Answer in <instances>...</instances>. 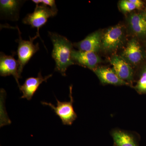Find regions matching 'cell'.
Wrapping results in <instances>:
<instances>
[{
  "label": "cell",
  "mask_w": 146,
  "mask_h": 146,
  "mask_svg": "<svg viewBox=\"0 0 146 146\" xmlns=\"http://www.w3.org/2000/svg\"><path fill=\"white\" fill-rule=\"evenodd\" d=\"M48 35L53 45L52 56L55 61V70L65 76L68 67L74 64L72 58V44L65 36L56 33L48 32Z\"/></svg>",
  "instance_id": "6da1fadb"
},
{
  "label": "cell",
  "mask_w": 146,
  "mask_h": 146,
  "mask_svg": "<svg viewBox=\"0 0 146 146\" xmlns=\"http://www.w3.org/2000/svg\"><path fill=\"white\" fill-rule=\"evenodd\" d=\"M121 56L131 66H140L146 62V52L143 44L136 38L131 39L127 44Z\"/></svg>",
  "instance_id": "7a4b0ae2"
},
{
  "label": "cell",
  "mask_w": 146,
  "mask_h": 146,
  "mask_svg": "<svg viewBox=\"0 0 146 146\" xmlns=\"http://www.w3.org/2000/svg\"><path fill=\"white\" fill-rule=\"evenodd\" d=\"M125 38L123 26L118 24L110 27L102 33L101 49L106 52L115 51L123 44Z\"/></svg>",
  "instance_id": "3957f363"
},
{
  "label": "cell",
  "mask_w": 146,
  "mask_h": 146,
  "mask_svg": "<svg viewBox=\"0 0 146 146\" xmlns=\"http://www.w3.org/2000/svg\"><path fill=\"white\" fill-rule=\"evenodd\" d=\"M19 35V39L16 42L18 44V61L19 64V73L20 76L24 68L31 58L39 50V43L34 44L35 39L38 37L37 35L33 37H29V40H24L22 39L21 33L17 27Z\"/></svg>",
  "instance_id": "277c9868"
},
{
  "label": "cell",
  "mask_w": 146,
  "mask_h": 146,
  "mask_svg": "<svg viewBox=\"0 0 146 146\" xmlns=\"http://www.w3.org/2000/svg\"><path fill=\"white\" fill-rule=\"evenodd\" d=\"M50 7L44 4L36 5L34 11L29 13L23 19L24 24L29 25L32 28H36V35L40 37L39 29L46 23L48 19L56 15Z\"/></svg>",
  "instance_id": "5b68a950"
},
{
  "label": "cell",
  "mask_w": 146,
  "mask_h": 146,
  "mask_svg": "<svg viewBox=\"0 0 146 146\" xmlns=\"http://www.w3.org/2000/svg\"><path fill=\"white\" fill-rule=\"evenodd\" d=\"M70 100L69 102H61L56 99V106L50 103L42 102V104L50 107L54 111L56 115L60 117L62 123L65 125H71L77 117L73 106L74 100L72 96V86L70 87Z\"/></svg>",
  "instance_id": "8992f818"
},
{
  "label": "cell",
  "mask_w": 146,
  "mask_h": 146,
  "mask_svg": "<svg viewBox=\"0 0 146 146\" xmlns=\"http://www.w3.org/2000/svg\"><path fill=\"white\" fill-rule=\"evenodd\" d=\"M112 70L121 79L133 86L135 72L132 66L127 63L121 56L114 55L110 60Z\"/></svg>",
  "instance_id": "52a82bcc"
},
{
  "label": "cell",
  "mask_w": 146,
  "mask_h": 146,
  "mask_svg": "<svg viewBox=\"0 0 146 146\" xmlns=\"http://www.w3.org/2000/svg\"><path fill=\"white\" fill-rule=\"evenodd\" d=\"M72 58L74 63L94 70L102 62L100 58L96 53L92 52L82 51L73 50Z\"/></svg>",
  "instance_id": "ba28073f"
},
{
  "label": "cell",
  "mask_w": 146,
  "mask_h": 146,
  "mask_svg": "<svg viewBox=\"0 0 146 146\" xmlns=\"http://www.w3.org/2000/svg\"><path fill=\"white\" fill-rule=\"evenodd\" d=\"M127 23L135 38L143 42H146V21L141 12L131 13L128 17Z\"/></svg>",
  "instance_id": "9c48e42d"
},
{
  "label": "cell",
  "mask_w": 146,
  "mask_h": 146,
  "mask_svg": "<svg viewBox=\"0 0 146 146\" xmlns=\"http://www.w3.org/2000/svg\"><path fill=\"white\" fill-rule=\"evenodd\" d=\"M19 64L13 56L7 55L3 52L0 55V74L2 76L12 75L14 77L18 87L21 86L19 79L21 78L19 73Z\"/></svg>",
  "instance_id": "30bf717a"
},
{
  "label": "cell",
  "mask_w": 146,
  "mask_h": 146,
  "mask_svg": "<svg viewBox=\"0 0 146 146\" xmlns=\"http://www.w3.org/2000/svg\"><path fill=\"white\" fill-rule=\"evenodd\" d=\"M52 75L50 74L44 77L40 72L36 77L27 78L24 84L19 87L23 94L21 98L27 99L28 100H31L40 84L44 82H46L47 80L51 77Z\"/></svg>",
  "instance_id": "8fae6325"
},
{
  "label": "cell",
  "mask_w": 146,
  "mask_h": 146,
  "mask_svg": "<svg viewBox=\"0 0 146 146\" xmlns=\"http://www.w3.org/2000/svg\"><path fill=\"white\" fill-rule=\"evenodd\" d=\"M102 36L100 31L94 32L74 45L79 50L96 53L102 48Z\"/></svg>",
  "instance_id": "7c38bea8"
},
{
  "label": "cell",
  "mask_w": 146,
  "mask_h": 146,
  "mask_svg": "<svg viewBox=\"0 0 146 146\" xmlns=\"http://www.w3.org/2000/svg\"><path fill=\"white\" fill-rule=\"evenodd\" d=\"M93 71L103 84L130 86L127 82L121 79L112 68L97 67Z\"/></svg>",
  "instance_id": "4fadbf2b"
},
{
  "label": "cell",
  "mask_w": 146,
  "mask_h": 146,
  "mask_svg": "<svg viewBox=\"0 0 146 146\" xmlns=\"http://www.w3.org/2000/svg\"><path fill=\"white\" fill-rule=\"evenodd\" d=\"M111 136L116 146H138L133 136L125 131L115 129Z\"/></svg>",
  "instance_id": "5bb4252c"
},
{
  "label": "cell",
  "mask_w": 146,
  "mask_h": 146,
  "mask_svg": "<svg viewBox=\"0 0 146 146\" xmlns=\"http://www.w3.org/2000/svg\"><path fill=\"white\" fill-rule=\"evenodd\" d=\"M24 1L16 0H1L0 9L1 13L10 17H15L18 20V12Z\"/></svg>",
  "instance_id": "9a60e30c"
},
{
  "label": "cell",
  "mask_w": 146,
  "mask_h": 146,
  "mask_svg": "<svg viewBox=\"0 0 146 146\" xmlns=\"http://www.w3.org/2000/svg\"><path fill=\"white\" fill-rule=\"evenodd\" d=\"M133 88L138 94H146V62L140 66L138 79Z\"/></svg>",
  "instance_id": "2e32d148"
},
{
  "label": "cell",
  "mask_w": 146,
  "mask_h": 146,
  "mask_svg": "<svg viewBox=\"0 0 146 146\" xmlns=\"http://www.w3.org/2000/svg\"><path fill=\"white\" fill-rule=\"evenodd\" d=\"M119 5L120 9L124 13L130 12L137 9L136 5L130 0H122L119 3Z\"/></svg>",
  "instance_id": "e0dca14e"
},
{
  "label": "cell",
  "mask_w": 146,
  "mask_h": 146,
  "mask_svg": "<svg viewBox=\"0 0 146 146\" xmlns=\"http://www.w3.org/2000/svg\"><path fill=\"white\" fill-rule=\"evenodd\" d=\"M32 1L36 5L42 3L46 6H49L50 8L57 14L58 9L54 0H33Z\"/></svg>",
  "instance_id": "ac0fdd59"
},
{
  "label": "cell",
  "mask_w": 146,
  "mask_h": 146,
  "mask_svg": "<svg viewBox=\"0 0 146 146\" xmlns=\"http://www.w3.org/2000/svg\"><path fill=\"white\" fill-rule=\"evenodd\" d=\"M141 12L144 18H145V20L146 21V7L144 10L141 11Z\"/></svg>",
  "instance_id": "d6986e66"
},
{
  "label": "cell",
  "mask_w": 146,
  "mask_h": 146,
  "mask_svg": "<svg viewBox=\"0 0 146 146\" xmlns=\"http://www.w3.org/2000/svg\"><path fill=\"white\" fill-rule=\"evenodd\" d=\"M144 46H145V49L146 52V42H144Z\"/></svg>",
  "instance_id": "ffe728a7"
}]
</instances>
